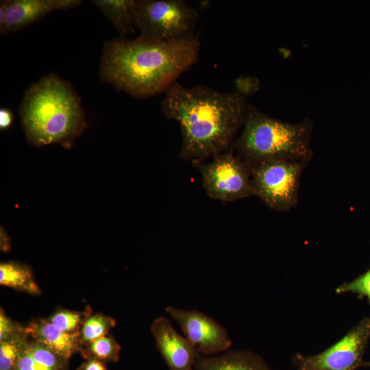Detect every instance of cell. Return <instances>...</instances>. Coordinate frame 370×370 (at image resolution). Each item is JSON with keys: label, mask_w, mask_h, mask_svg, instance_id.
Wrapping results in <instances>:
<instances>
[{"label": "cell", "mask_w": 370, "mask_h": 370, "mask_svg": "<svg viewBox=\"0 0 370 370\" xmlns=\"http://www.w3.org/2000/svg\"><path fill=\"white\" fill-rule=\"evenodd\" d=\"M247 104L243 96L205 86L186 88L178 82L164 92L161 109L180 127L184 160L204 162L229 151L244 123Z\"/></svg>", "instance_id": "6da1fadb"}, {"label": "cell", "mask_w": 370, "mask_h": 370, "mask_svg": "<svg viewBox=\"0 0 370 370\" xmlns=\"http://www.w3.org/2000/svg\"><path fill=\"white\" fill-rule=\"evenodd\" d=\"M197 38L153 42L116 38L103 47L99 77L131 96L145 99L165 92L199 59Z\"/></svg>", "instance_id": "7a4b0ae2"}, {"label": "cell", "mask_w": 370, "mask_h": 370, "mask_svg": "<svg viewBox=\"0 0 370 370\" xmlns=\"http://www.w3.org/2000/svg\"><path fill=\"white\" fill-rule=\"evenodd\" d=\"M18 112L27 139L36 147L57 143L70 149L88 127L79 97L53 73L27 88Z\"/></svg>", "instance_id": "3957f363"}, {"label": "cell", "mask_w": 370, "mask_h": 370, "mask_svg": "<svg viewBox=\"0 0 370 370\" xmlns=\"http://www.w3.org/2000/svg\"><path fill=\"white\" fill-rule=\"evenodd\" d=\"M240 137L232 147L251 166L273 160L308 164L312 158L310 145L312 122L293 123L271 117L248 105Z\"/></svg>", "instance_id": "277c9868"}, {"label": "cell", "mask_w": 370, "mask_h": 370, "mask_svg": "<svg viewBox=\"0 0 370 370\" xmlns=\"http://www.w3.org/2000/svg\"><path fill=\"white\" fill-rule=\"evenodd\" d=\"M138 38L173 42L196 38L199 12L184 0H136Z\"/></svg>", "instance_id": "5b68a950"}, {"label": "cell", "mask_w": 370, "mask_h": 370, "mask_svg": "<svg viewBox=\"0 0 370 370\" xmlns=\"http://www.w3.org/2000/svg\"><path fill=\"white\" fill-rule=\"evenodd\" d=\"M307 164L273 160L251 166L254 194L269 208L288 212L298 201L300 178Z\"/></svg>", "instance_id": "8992f818"}, {"label": "cell", "mask_w": 370, "mask_h": 370, "mask_svg": "<svg viewBox=\"0 0 370 370\" xmlns=\"http://www.w3.org/2000/svg\"><path fill=\"white\" fill-rule=\"evenodd\" d=\"M193 164L199 171L210 198L230 202L254 195L251 165L234 153L232 148L214 156L210 162Z\"/></svg>", "instance_id": "52a82bcc"}, {"label": "cell", "mask_w": 370, "mask_h": 370, "mask_svg": "<svg viewBox=\"0 0 370 370\" xmlns=\"http://www.w3.org/2000/svg\"><path fill=\"white\" fill-rule=\"evenodd\" d=\"M370 338V317L362 319L343 338L323 352L294 356L297 370H355L361 367Z\"/></svg>", "instance_id": "ba28073f"}, {"label": "cell", "mask_w": 370, "mask_h": 370, "mask_svg": "<svg viewBox=\"0 0 370 370\" xmlns=\"http://www.w3.org/2000/svg\"><path fill=\"white\" fill-rule=\"evenodd\" d=\"M165 310L180 326L185 337L199 354L204 356L219 354L232 345L227 330L206 314L172 306H166Z\"/></svg>", "instance_id": "9c48e42d"}, {"label": "cell", "mask_w": 370, "mask_h": 370, "mask_svg": "<svg viewBox=\"0 0 370 370\" xmlns=\"http://www.w3.org/2000/svg\"><path fill=\"white\" fill-rule=\"evenodd\" d=\"M156 347L169 370H193L201 354L185 337L180 335L169 320L160 317L151 326Z\"/></svg>", "instance_id": "30bf717a"}, {"label": "cell", "mask_w": 370, "mask_h": 370, "mask_svg": "<svg viewBox=\"0 0 370 370\" xmlns=\"http://www.w3.org/2000/svg\"><path fill=\"white\" fill-rule=\"evenodd\" d=\"M81 0H3L5 10L4 34L19 31L50 12L67 10L79 5Z\"/></svg>", "instance_id": "8fae6325"}, {"label": "cell", "mask_w": 370, "mask_h": 370, "mask_svg": "<svg viewBox=\"0 0 370 370\" xmlns=\"http://www.w3.org/2000/svg\"><path fill=\"white\" fill-rule=\"evenodd\" d=\"M27 335L54 352L64 360H67L80 347L79 330L64 332L53 326L48 319H40L25 328Z\"/></svg>", "instance_id": "7c38bea8"}, {"label": "cell", "mask_w": 370, "mask_h": 370, "mask_svg": "<svg viewBox=\"0 0 370 370\" xmlns=\"http://www.w3.org/2000/svg\"><path fill=\"white\" fill-rule=\"evenodd\" d=\"M193 370H270L260 356L248 350H232L217 356L200 354Z\"/></svg>", "instance_id": "4fadbf2b"}, {"label": "cell", "mask_w": 370, "mask_h": 370, "mask_svg": "<svg viewBox=\"0 0 370 370\" xmlns=\"http://www.w3.org/2000/svg\"><path fill=\"white\" fill-rule=\"evenodd\" d=\"M91 3L108 19L121 37L134 34L137 29L136 0H92Z\"/></svg>", "instance_id": "5bb4252c"}, {"label": "cell", "mask_w": 370, "mask_h": 370, "mask_svg": "<svg viewBox=\"0 0 370 370\" xmlns=\"http://www.w3.org/2000/svg\"><path fill=\"white\" fill-rule=\"evenodd\" d=\"M0 284L29 294L39 295L40 290L30 268L22 263L10 261L0 264Z\"/></svg>", "instance_id": "9a60e30c"}, {"label": "cell", "mask_w": 370, "mask_h": 370, "mask_svg": "<svg viewBox=\"0 0 370 370\" xmlns=\"http://www.w3.org/2000/svg\"><path fill=\"white\" fill-rule=\"evenodd\" d=\"M115 321L102 314H96L86 318L79 330L81 344L88 345L92 341L105 336L115 325Z\"/></svg>", "instance_id": "2e32d148"}, {"label": "cell", "mask_w": 370, "mask_h": 370, "mask_svg": "<svg viewBox=\"0 0 370 370\" xmlns=\"http://www.w3.org/2000/svg\"><path fill=\"white\" fill-rule=\"evenodd\" d=\"M25 333L0 342V370H15L18 358L28 342Z\"/></svg>", "instance_id": "e0dca14e"}, {"label": "cell", "mask_w": 370, "mask_h": 370, "mask_svg": "<svg viewBox=\"0 0 370 370\" xmlns=\"http://www.w3.org/2000/svg\"><path fill=\"white\" fill-rule=\"evenodd\" d=\"M27 351L38 364L51 370H62L64 360L47 346L37 342L28 343Z\"/></svg>", "instance_id": "ac0fdd59"}, {"label": "cell", "mask_w": 370, "mask_h": 370, "mask_svg": "<svg viewBox=\"0 0 370 370\" xmlns=\"http://www.w3.org/2000/svg\"><path fill=\"white\" fill-rule=\"evenodd\" d=\"M88 345L92 358L101 361L117 362L119 360L121 346L112 337L103 336Z\"/></svg>", "instance_id": "d6986e66"}, {"label": "cell", "mask_w": 370, "mask_h": 370, "mask_svg": "<svg viewBox=\"0 0 370 370\" xmlns=\"http://www.w3.org/2000/svg\"><path fill=\"white\" fill-rule=\"evenodd\" d=\"M82 315L79 312L63 310L54 313L48 320L58 330L71 333L79 330V327L82 325Z\"/></svg>", "instance_id": "ffe728a7"}, {"label": "cell", "mask_w": 370, "mask_h": 370, "mask_svg": "<svg viewBox=\"0 0 370 370\" xmlns=\"http://www.w3.org/2000/svg\"><path fill=\"white\" fill-rule=\"evenodd\" d=\"M338 294L352 293L359 298H366L370 304V269L353 280L345 282L336 288Z\"/></svg>", "instance_id": "44dd1931"}, {"label": "cell", "mask_w": 370, "mask_h": 370, "mask_svg": "<svg viewBox=\"0 0 370 370\" xmlns=\"http://www.w3.org/2000/svg\"><path fill=\"white\" fill-rule=\"evenodd\" d=\"M25 328L8 317L3 310L0 312V342L12 339L25 334Z\"/></svg>", "instance_id": "7402d4cb"}, {"label": "cell", "mask_w": 370, "mask_h": 370, "mask_svg": "<svg viewBox=\"0 0 370 370\" xmlns=\"http://www.w3.org/2000/svg\"><path fill=\"white\" fill-rule=\"evenodd\" d=\"M26 347L18 358L15 370H51L36 362Z\"/></svg>", "instance_id": "603a6c76"}, {"label": "cell", "mask_w": 370, "mask_h": 370, "mask_svg": "<svg viewBox=\"0 0 370 370\" xmlns=\"http://www.w3.org/2000/svg\"><path fill=\"white\" fill-rule=\"evenodd\" d=\"M258 86L257 80L249 77H238L235 80L236 93L243 97L245 94H249L256 90Z\"/></svg>", "instance_id": "cb8c5ba5"}, {"label": "cell", "mask_w": 370, "mask_h": 370, "mask_svg": "<svg viewBox=\"0 0 370 370\" xmlns=\"http://www.w3.org/2000/svg\"><path fill=\"white\" fill-rule=\"evenodd\" d=\"M13 120L12 112L8 108L0 109V130H5L12 124Z\"/></svg>", "instance_id": "d4e9b609"}, {"label": "cell", "mask_w": 370, "mask_h": 370, "mask_svg": "<svg viewBox=\"0 0 370 370\" xmlns=\"http://www.w3.org/2000/svg\"><path fill=\"white\" fill-rule=\"evenodd\" d=\"M79 370H108L101 360L91 357L85 362Z\"/></svg>", "instance_id": "484cf974"}, {"label": "cell", "mask_w": 370, "mask_h": 370, "mask_svg": "<svg viewBox=\"0 0 370 370\" xmlns=\"http://www.w3.org/2000/svg\"><path fill=\"white\" fill-rule=\"evenodd\" d=\"M1 251L5 252L9 251L10 249V243L9 238L5 230L1 227Z\"/></svg>", "instance_id": "4316f807"}, {"label": "cell", "mask_w": 370, "mask_h": 370, "mask_svg": "<svg viewBox=\"0 0 370 370\" xmlns=\"http://www.w3.org/2000/svg\"><path fill=\"white\" fill-rule=\"evenodd\" d=\"M361 367L370 368V361H363Z\"/></svg>", "instance_id": "83f0119b"}]
</instances>
